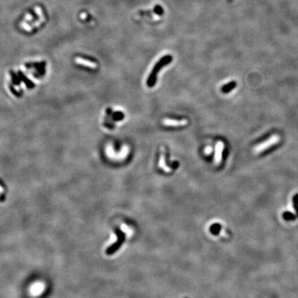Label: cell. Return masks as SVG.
Instances as JSON below:
<instances>
[{
	"instance_id": "8fae6325",
	"label": "cell",
	"mask_w": 298,
	"mask_h": 298,
	"mask_svg": "<svg viewBox=\"0 0 298 298\" xmlns=\"http://www.w3.org/2000/svg\"><path fill=\"white\" fill-rule=\"evenodd\" d=\"M43 289V288L42 286H40V284H37V286H34V287H32L31 288V289H30V291H31V293L33 294V295H38L39 294V293H41V291H42V290Z\"/></svg>"
},
{
	"instance_id": "6da1fadb",
	"label": "cell",
	"mask_w": 298,
	"mask_h": 298,
	"mask_svg": "<svg viewBox=\"0 0 298 298\" xmlns=\"http://www.w3.org/2000/svg\"><path fill=\"white\" fill-rule=\"evenodd\" d=\"M172 60V57L171 56H166V57H164L162 60H161V61L159 62L157 65L155 66V68L152 71V73L151 74V75L149 76L148 79L147 81V85L149 87H152L154 84H155L156 79H157V74L158 73V71L160 70V69L162 68V66L164 65H166V64H169Z\"/></svg>"
},
{
	"instance_id": "9c48e42d",
	"label": "cell",
	"mask_w": 298,
	"mask_h": 298,
	"mask_svg": "<svg viewBox=\"0 0 298 298\" xmlns=\"http://www.w3.org/2000/svg\"><path fill=\"white\" fill-rule=\"evenodd\" d=\"M297 215L289 211H286L283 213V218L286 221H294L297 219Z\"/></svg>"
},
{
	"instance_id": "ba28073f",
	"label": "cell",
	"mask_w": 298,
	"mask_h": 298,
	"mask_svg": "<svg viewBox=\"0 0 298 298\" xmlns=\"http://www.w3.org/2000/svg\"><path fill=\"white\" fill-rule=\"evenodd\" d=\"M159 166H160V168L164 169V171L165 172H168H168L171 171V168H168V167H167L166 166L165 157H164V154H161V156L160 158V162H159Z\"/></svg>"
},
{
	"instance_id": "5b68a950",
	"label": "cell",
	"mask_w": 298,
	"mask_h": 298,
	"mask_svg": "<svg viewBox=\"0 0 298 298\" xmlns=\"http://www.w3.org/2000/svg\"><path fill=\"white\" fill-rule=\"evenodd\" d=\"M74 61H75L76 64H80V65L86 66H87V67H89V68H92V69L97 68V64L94 63V62H92V61H88L86 60H84V59L81 58V57H76L75 59H74Z\"/></svg>"
},
{
	"instance_id": "7c38bea8",
	"label": "cell",
	"mask_w": 298,
	"mask_h": 298,
	"mask_svg": "<svg viewBox=\"0 0 298 298\" xmlns=\"http://www.w3.org/2000/svg\"><path fill=\"white\" fill-rule=\"evenodd\" d=\"M233 1V0H227V2H228V3H230V2H232Z\"/></svg>"
},
{
	"instance_id": "8992f818",
	"label": "cell",
	"mask_w": 298,
	"mask_h": 298,
	"mask_svg": "<svg viewBox=\"0 0 298 298\" xmlns=\"http://www.w3.org/2000/svg\"><path fill=\"white\" fill-rule=\"evenodd\" d=\"M221 229H222V225L218 223H215L210 226V232L213 235H218L220 234Z\"/></svg>"
},
{
	"instance_id": "52a82bcc",
	"label": "cell",
	"mask_w": 298,
	"mask_h": 298,
	"mask_svg": "<svg viewBox=\"0 0 298 298\" xmlns=\"http://www.w3.org/2000/svg\"><path fill=\"white\" fill-rule=\"evenodd\" d=\"M236 86H237V84H236L235 81H231L229 84H226V85L224 86L222 88V91L224 93H227V92H229L232 90L234 89Z\"/></svg>"
},
{
	"instance_id": "277c9868",
	"label": "cell",
	"mask_w": 298,
	"mask_h": 298,
	"mask_svg": "<svg viewBox=\"0 0 298 298\" xmlns=\"http://www.w3.org/2000/svg\"><path fill=\"white\" fill-rule=\"evenodd\" d=\"M224 149V144L222 142H218L215 148V163L218 165L220 164L221 161H222V151Z\"/></svg>"
},
{
	"instance_id": "30bf717a",
	"label": "cell",
	"mask_w": 298,
	"mask_h": 298,
	"mask_svg": "<svg viewBox=\"0 0 298 298\" xmlns=\"http://www.w3.org/2000/svg\"><path fill=\"white\" fill-rule=\"evenodd\" d=\"M293 207L296 213L297 217H298V193L295 195L293 197Z\"/></svg>"
},
{
	"instance_id": "7a4b0ae2",
	"label": "cell",
	"mask_w": 298,
	"mask_h": 298,
	"mask_svg": "<svg viewBox=\"0 0 298 298\" xmlns=\"http://www.w3.org/2000/svg\"><path fill=\"white\" fill-rule=\"evenodd\" d=\"M279 142V136L277 135H274L273 136H271V137H269V140H266L265 142L261 143L260 144L255 146V148H254L253 151L255 153H262L264 151L267 150L269 148L277 144Z\"/></svg>"
},
{
	"instance_id": "3957f363",
	"label": "cell",
	"mask_w": 298,
	"mask_h": 298,
	"mask_svg": "<svg viewBox=\"0 0 298 298\" xmlns=\"http://www.w3.org/2000/svg\"><path fill=\"white\" fill-rule=\"evenodd\" d=\"M162 123L164 125L167 126H183L188 124V121L186 119L182 120L164 119Z\"/></svg>"
}]
</instances>
